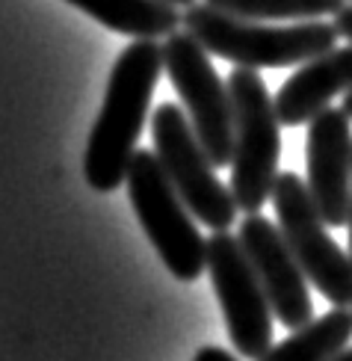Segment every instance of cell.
I'll return each instance as SVG.
<instances>
[{"instance_id":"cell-12","label":"cell","mask_w":352,"mask_h":361,"mask_svg":"<svg viewBox=\"0 0 352 361\" xmlns=\"http://www.w3.org/2000/svg\"><path fill=\"white\" fill-rule=\"evenodd\" d=\"M78 6L89 18H95L107 30L131 39H166L178 24H183V12L163 0H66Z\"/></svg>"},{"instance_id":"cell-14","label":"cell","mask_w":352,"mask_h":361,"mask_svg":"<svg viewBox=\"0 0 352 361\" xmlns=\"http://www.w3.org/2000/svg\"><path fill=\"white\" fill-rule=\"evenodd\" d=\"M205 4L249 21H320L326 15H338L346 6V0H205Z\"/></svg>"},{"instance_id":"cell-19","label":"cell","mask_w":352,"mask_h":361,"mask_svg":"<svg viewBox=\"0 0 352 361\" xmlns=\"http://www.w3.org/2000/svg\"><path fill=\"white\" fill-rule=\"evenodd\" d=\"M332 361H352V347H346L344 353H338V355H334Z\"/></svg>"},{"instance_id":"cell-7","label":"cell","mask_w":352,"mask_h":361,"mask_svg":"<svg viewBox=\"0 0 352 361\" xmlns=\"http://www.w3.org/2000/svg\"><path fill=\"white\" fill-rule=\"evenodd\" d=\"M163 66L175 92L213 166H231L234 157V107L231 92L222 86L207 51L187 30H175L163 44Z\"/></svg>"},{"instance_id":"cell-9","label":"cell","mask_w":352,"mask_h":361,"mask_svg":"<svg viewBox=\"0 0 352 361\" xmlns=\"http://www.w3.org/2000/svg\"><path fill=\"white\" fill-rule=\"evenodd\" d=\"M240 246L246 252L257 281H261L275 320L293 329V332L305 323H311L314 302L308 279L290 255L279 225L264 219L261 214H246V219L240 222Z\"/></svg>"},{"instance_id":"cell-2","label":"cell","mask_w":352,"mask_h":361,"mask_svg":"<svg viewBox=\"0 0 352 361\" xmlns=\"http://www.w3.org/2000/svg\"><path fill=\"white\" fill-rule=\"evenodd\" d=\"M183 27L207 54H217L240 68H284L305 66L334 48L338 30L329 21H299L272 27L240 15L219 12L207 4L183 9Z\"/></svg>"},{"instance_id":"cell-13","label":"cell","mask_w":352,"mask_h":361,"mask_svg":"<svg viewBox=\"0 0 352 361\" xmlns=\"http://www.w3.org/2000/svg\"><path fill=\"white\" fill-rule=\"evenodd\" d=\"M352 341V311L332 308L323 317L305 323L281 343H272L261 361H332Z\"/></svg>"},{"instance_id":"cell-11","label":"cell","mask_w":352,"mask_h":361,"mask_svg":"<svg viewBox=\"0 0 352 361\" xmlns=\"http://www.w3.org/2000/svg\"><path fill=\"white\" fill-rule=\"evenodd\" d=\"M346 92H352V44L320 54L290 74L279 95L272 98L275 116L281 125L296 128L311 122L334 98Z\"/></svg>"},{"instance_id":"cell-5","label":"cell","mask_w":352,"mask_h":361,"mask_svg":"<svg viewBox=\"0 0 352 361\" xmlns=\"http://www.w3.org/2000/svg\"><path fill=\"white\" fill-rule=\"evenodd\" d=\"M269 199L279 216L275 225L305 279L334 308H352V258L332 240L329 225L311 202L308 184L296 172H284L275 178Z\"/></svg>"},{"instance_id":"cell-20","label":"cell","mask_w":352,"mask_h":361,"mask_svg":"<svg viewBox=\"0 0 352 361\" xmlns=\"http://www.w3.org/2000/svg\"><path fill=\"white\" fill-rule=\"evenodd\" d=\"M346 225H349V258H352V207H349V222Z\"/></svg>"},{"instance_id":"cell-15","label":"cell","mask_w":352,"mask_h":361,"mask_svg":"<svg viewBox=\"0 0 352 361\" xmlns=\"http://www.w3.org/2000/svg\"><path fill=\"white\" fill-rule=\"evenodd\" d=\"M334 30H338V36L352 42V6H344L338 15H334Z\"/></svg>"},{"instance_id":"cell-18","label":"cell","mask_w":352,"mask_h":361,"mask_svg":"<svg viewBox=\"0 0 352 361\" xmlns=\"http://www.w3.org/2000/svg\"><path fill=\"white\" fill-rule=\"evenodd\" d=\"M341 110H344V113H346V116L352 118V92H346V95H344V104H341Z\"/></svg>"},{"instance_id":"cell-6","label":"cell","mask_w":352,"mask_h":361,"mask_svg":"<svg viewBox=\"0 0 352 361\" xmlns=\"http://www.w3.org/2000/svg\"><path fill=\"white\" fill-rule=\"evenodd\" d=\"M154 154L169 175L175 192L190 214L213 231H228L237 219V202L231 190L217 178V166L205 154L187 113L178 104H160L151 116Z\"/></svg>"},{"instance_id":"cell-3","label":"cell","mask_w":352,"mask_h":361,"mask_svg":"<svg viewBox=\"0 0 352 361\" xmlns=\"http://www.w3.org/2000/svg\"><path fill=\"white\" fill-rule=\"evenodd\" d=\"M234 107V157H231V195L243 214H257L272 195L279 178V116L261 74L234 68L228 78Z\"/></svg>"},{"instance_id":"cell-16","label":"cell","mask_w":352,"mask_h":361,"mask_svg":"<svg viewBox=\"0 0 352 361\" xmlns=\"http://www.w3.org/2000/svg\"><path fill=\"white\" fill-rule=\"evenodd\" d=\"M193 361H237L231 353H225L222 347H202L195 353V358Z\"/></svg>"},{"instance_id":"cell-10","label":"cell","mask_w":352,"mask_h":361,"mask_svg":"<svg viewBox=\"0 0 352 361\" xmlns=\"http://www.w3.org/2000/svg\"><path fill=\"white\" fill-rule=\"evenodd\" d=\"M352 118L341 107H326L311 118L305 140L308 192L329 228L349 222L352 207Z\"/></svg>"},{"instance_id":"cell-17","label":"cell","mask_w":352,"mask_h":361,"mask_svg":"<svg viewBox=\"0 0 352 361\" xmlns=\"http://www.w3.org/2000/svg\"><path fill=\"white\" fill-rule=\"evenodd\" d=\"M169 6H178V9H187V6H195V0H163Z\"/></svg>"},{"instance_id":"cell-1","label":"cell","mask_w":352,"mask_h":361,"mask_svg":"<svg viewBox=\"0 0 352 361\" xmlns=\"http://www.w3.org/2000/svg\"><path fill=\"white\" fill-rule=\"evenodd\" d=\"M163 68V44L154 39L131 42L116 59L83 154V175L92 190L113 192L121 187Z\"/></svg>"},{"instance_id":"cell-8","label":"cell","mask_w":352,"mask_h":361,"mask_svg":"<svg viewBox=\"0 0 352 361\" xmlns=\"http://www.w3.org/2000/svg\"><path fill=\"white\" fill-rule=\"evenodd\" d=\"M207 273L222 305L234 350L249 361H261L272 347L275 314L240 246V237L213 231V237L207 240Z\"/></svg>"},{"instance_id":"cell-4","label":"cell","mask_w":352,"mask_h":361,"mask_svg":"<svg viewBox=\"0 0 352 361\" xmlns=\"http://www.w3.org/2000/svg\"><path fill=\"white\" fill-rule=\"evenodd\" d=\"M128 195L133 214L145 228L160 261L178 281H195L207 269V240L195 228V216L181 202L169 175L154 152H136L128 175Z\"/></svg>"}]
</instances>
